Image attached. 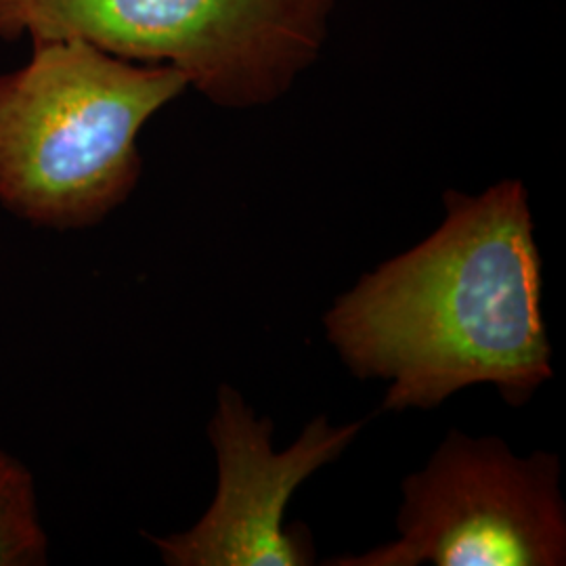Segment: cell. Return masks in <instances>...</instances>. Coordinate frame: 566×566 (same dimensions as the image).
Here are the masks:
<instances>
[{
    "label": "cell",
    "instance_id": "1",
    "mask_svg": "<svg viewBox=\"0 0 566 566\" xmlns=\"http://www.w3.org/2000/svg\"><path fill=\"white\" fill-rule=\"evenodd\" d=\"M443 202L432 235L336 298L325 338L353 376L390 382L385 411L434 409L474 385L523 407L554 376L526 187L449 189Z\"/></svg>",
    "mask_w": 566,
    "mask_h": 566
},
{
    "label": "cell",
    "instance_id": "2",
    "mask_svg": "<svg viewBox=\"0 0 566 566\" xmlns=\"http://www.w3.org/2000/svg\"><path fill=\"white\" fill-rule=\"evenodd\" d=\"M32 44L0 76V206L39 229H88L133 196L143 126L189 81L78 39Z\"/></svg>",
    "mask_w": 566,
    "mask_h": 566
},
{
    "label": "cell",
    "instance_id": "3",
    "mask_svg": "<svg viewBox=\"0 0 566 566\" xmlns=\"http://www.w3.org/2000/svg\"><path fill=\"white\" fill-rule=\"evenodd\" d=\"M338 0H0V41L78 39L182 72L229 109L283 97L324 51Z\"/></svg>",
    "mask_w": 566,
    "mask_h": 566
},
{
    "label": "cell",
    "instance_id": "4",
    "mask_svg": "<svg viewBox=\"0 0 566 566\" xmlns=\"http://www.w3.org/2000/svg\"><path fill=\"white\" fill-rule=\"evenodd\" d=\"M399 539L329 566H563L560 460L516 455L500 437L451 430L428 464L405 476Z\"/></svg>",
    "mask_w": 566,
    "mask_h": 566
},
{
    "label": "cell",
    "instance_id": "5",
    "mask_svg": "<svg viewBox=\"0 0 566 566\" xmlns=\"http://www.w3.org/2000/svg\"><path fill=\"white\" fill-rule=\"evenodd\" d=\"M364 422L334 426L319 416L290 449L273 451V424L256 418L233 386L221 385L208 439L217 453L219 485L202 518L181 533L151 537L168 566H308V528L285 526L294 491L322 465L338 460Z\"/></svg>",
    "mask_w": 566,
    "mask_h": 566
},
{
    "label": "cell",
    "instance_id": "6",
    "mask_svg": "<svg viewBox=\"0 0 566 566\" xmlns=\"http://www.w3.org/2000/svg\"><path fill=\"white\" fill-rule=\"evenodd\" d=\"M49 563V535L39 506L36 479L20 458L0 449V566Z\"/></svg>",
    "mask_w": 566,
    "mask_h": 566
}]
</instances>
